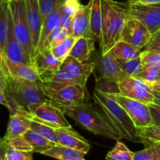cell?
I'll return each instance as SVG.
<instances>
[{"label":"cell","instance_id":"obj_1","mask_svg":"<svg viewBox=\"0 0 160 160\" xmlns=\"http://www.w3.org/2000/svg\"><path fill=\"white\" fill-rule=\"evenodd\" d=\"M67 116L83 129L107 138L120 140L106 117L100 113L92 105L83 102L73 106H57Z\"/></svg>","mask_w":160,"mask_h":160},{"label":"cell","instance_id":"obj_2","mask_svg":"<svg viewBox=\"0 0 160 160\" xmlns=\"http://www.w3.org/2000/svg\"><path fill=\"white\" fill-rule=\"evenodd\" d=\"M94 101L100 106L104 116L120 139L125 138L133 142H139L136 135L137 129L123 107L109 93L102 92L95 88Z\"/></svg>","mask_w":160,"mask_h":160},{"label":"cell","instance_id":"obj_3","mask_svg":"<svg viewBox=\"0 0 160 160\" xmlns=\"http://www.w3.org/2000/svg\"><path fill=\"white\" fill-rule=\"evenodd\" d=\"M102 27L99 45L102 55L109 52L121 38L122 31L128 18V9L114 0H102Z\"/></svg>","mask_w":160,"mask_h":160},{"label":"cell","instance_id":"obj_4","mask_svg":"<svg viewBox=\"0 0 160 160\" xmlns=\"http://www.w3.org/2000/svg\"><path fill=\"white\" fill-rule=\"evenodd\" d=\"M5 93L8 98L29 112L33 107L48 101L40 80L36 81L19 80L9 76Z\"/></svg>","mask_w":160,"mask_h":160},{"label":"cell","instance_id":"obj_5","mask_svg":"<svg viewBox=\"0 0 160 160\" xmlns=\"http://www.w3.org/2000/svg\"><path fill=\"white\" fill-rule=\"evenodd\" d=\"M7 2L12 18L14 34L33 64L34 50L28 28L26 0H7Z\"/></svg>","mask_w":160,"mask_h":160},{"label":"cell","instance_id":"obj_6","mask_svg":"<svg viewBox=\"0 0 160 160\" xmlns=\"http://www.w3.org/2000/svg\"><path fill=\"white\" fill-rule=\"evenodd\" d=\"M109 94L124 109L136 129L153 124L152 117L148 104L123 96L119 92Z\"/></svg>","mask_w":160,"mask_h":160},{"label":"cell","instance_id":"obj_7","mask_svg":"<svg viewBox=\"0 0 160 160\" xmlns=\"http://www.w3.org/2000/svg\"><path fill=\"white\" fill-rule=\"evenodd\" d=\"M28 117L31 120H38L54 128H72L62 111L49 100L33 107Z\"/></svg>","mask_w":160,"mask_h":160},{"label":"cell","instance_id":"obj_8","mask_svg":"<svg viewBox=\"0 0 160 160\" xmlns=\"http://www.w3.org/2000/svg\"><path fill=\"white\" fill-rule=\"evenodd\" d=\"M127 9L128 17L142 22L151 34L160 29V3L142 4L136 2L128 3Z\"/></svg>","mask_w":160,"mask_h":160},{"label":"cell","instance_id":"obj_9","mask_svg":"<svg viewBox=\"0 0 160 160\" xmlns=\"http://www.w3.org/2000/svg\"><path fill=\"white\" fill-rule=\"evenodd\" d=\"M117 84L119 93L123 96L148 105L154 102L155 98L150 84L138 78L128 76Z\"/></svg>","mask_w":160,"mask_h":160},{"label":"cell","instance_id":"obj_10","mask_svg":"<svg viewBox=\"0 0 160 160\" xmlns=\"http://www.w3.org/2000/svg\"><path fill=\"white\" fill-rule=\"evenodd\" d=\"M46 96L52 103L56 106H73L85 102L89 95L86 86L73 84L51 92Z\"/></svg>","mask_w":160,"mask_h":160},{"label":"cell","instance_id":"obj_11","mask_svg":"<svg viewBox=\"0 0 160 160\" xmlns=\"http://www.w3.org/2000/svg\"><path fill=\"white\" fill-rule=\"evenodd\" d=\"M39 80L45 95L51 92L59 90L69 84H79L83 86H86V83L88 81L75 77L69 70L62 67V65L60 68L56 70L55 73L40 78Z\"/></svg>","mask_w":160,"mask_h":160},{"label":"cell","instance_id":"obj_12","mask_svg":"<svg viewBox=\"0 0 160 160\" xmlns=\"http://www.w3.org/2000/svg\"><path fill=\"white\" fill-rule=\"evenodd\" d=\"M151 35L142 22L128 17L122 31L120 40L125 41L142 50L148 43Z\"/></svg>","mask_w":160,"mask_h":160},{"label":"cell","instance_id":"obj_13","mask_svg":"<svg viewBox=\"0 0 160 160\" xmlns=\"http://www.w3.org/2000/svg\"><path fill=\"white\" fill-rule=\"evenodd\" d=\"M3 59H6L12 62H23V63L33 65L31 59L23 49L21 45L19 43L14 34L9 6H8V31Z\"/></svg>","mask_w":160,"mask_h":160},{"label":"cell","instance_id":"obj_14","mask_svg":"<svg viewBox=\"0 0 160 160\" xmlns=\"http://www.w3.org/2000/svg\"><path fill=\"white\" fill-rule=\"evenodd\" d=\"M92 0H90L87 5L81 6L79 10L73 16L69 35L78 38L79 37H92L91 32L90 17Z\"/></svg>","mask_w":160,"mask_h":160},{"label":"cell","instance_id":"obj_15","mask_svg":"<svg viewBox=\"0 0 160 160\" xmlns=\"http://www.w3.org/2000/svg\"><path fill=\"white\" fill-rule=\"evenodd\" d=\"M55 130L58 144L88 154L91 148L90 144L73 128H55Z\"/></svg>","mask_w":160,"mask_h":160},{"label":"cell","instance_id":"obj_16","mask_svg":"<svg viewBox=\"0 0 160 160\" xmlns=\"http://www.w3.org/2000/svg\"><path fill=\"white\" fill-rule=\"evenodd\" d=\"M62 63L55 57L49 48L38 52L33 60V66L36 69L39 78L55 73L60 68Z\"/></svg>","mask_w":160,"mask_h":160},{"label":"cell","instance_id":"obj_17","mask_svg":"<svg viewBox=\"0 0 160 160\" xmlns=\"http://www.w3.org/2000/svg\"><path fill=\"white\" fill-rule=\"evenodd\" d=\"M100 70L103 78L115 83L128 77L120 62L109 51L102 55Z\"/></svg>","mask_w":160,"mask_h":160},{"label":"cell","instance_id":"obj_18","mask_svg":"<svg viewBox=\"0 0 160 160\" xmlns=\"http://www.w3.org/2000/svg\"><path fill=\"white\" fill-rule=\"evenodd\" d=\"M26 7L28 28L31 34V42L34 50V56H35L42 25L38 0H26Z\"/></svg>","mask_w":160,"mask_h":160},{"label":"cell","instance_id":"obj_19","mask_svg":"<svg viewBox=\"0 0 160 160\" xmlns=\"http://www.w3.org/2000/svg\"><path fill=\"white\" fill-rule=\"evenodd\" d=\"M1 64L7 74L16 79L27 80L31 81H36L39 80L38 74L33 65L23 62H12L6 59H3Z\"/></svg>","mask_w":160,"mask_h":160},{"label":"cell","instance_id":"obj_20","mask_svg":"<svg viewBox=\"0 0 160 160\" xmlns=\"http://www.w3.org/2000/svg\"><path fill=\"white\" fill-rule=\"evenodd\" d=\"M28 113L29 112L21 109L15 113L10 114L6 134L3 137L5 140L22 135L30 129L31 120L28 117Z\"/></svg>","mask_w":160,"mask_h":160},{"label":"cell","instance_id":"obj_21","mask_svg":"<svg viewBox=\"0 0 160 160\" xmlns=\"http://www.w3.org/2000/svg\"><path fill=\"white\" fill-rule=\"evenodd\" d=\"M95 41L93 38H78L70 50L69 56H71L81 62L89 61L92 57V52L95 50Z\"/></svg>","mask_w":160,"mask_h":160},{"label":"cell","instance_id":"obj_22","mask_svg":"<svg viewBox=\"0 0 160 160\" xmlns=\"http://www.w3.org/2000/svg\"><path fill=\"white\" fill-rule=\"evenodd\" d=\"M62 67L67 69L77 78L88 81L95 70V64L94 62H81L71 56H67V59L62 62Z\"/></svg>","mask_w":160,"mask_h":160},{"label":"cell","instance_id":"obj_23","mask_svg":"<svg viewBox=\"0 0 160 160\" xmlns=\"http://www.w3.org/2000/svg\"><path fill=\"white\" fill-rule=\"evenodd\" d=\"M62 12V5L56 10L50 13L46 18L42 22V30H41L40 38L39 42L38 44L37 49H36L35 54L38 52H40L45 48V43L48 39V36L52 32L56 29L57 27L59 26V18H60L61 13Z\"/></svg>","mask_w":160,"mask_h":160},{"label":"cell","instance_id":"obj_24","mask_svg":"<svg viewBox=\"0 0 160 160\" xmlns=\"http://www.w3.org/2000/svg\"><path fill=\"white\" fill-rule=\"evenodd\" d=\"M41 154L60 160H84L86 156L85 153L82 152L72 149L59 144H55Z\"/></svg>","mask_w":160,"mask_h":160},{"label":"cell","instance_id":"obj_25","mask_svg":"<svg viewBox=\"0 0 160 160\" xmlns=\"http://www.w3.org/2000/svg\"><path fill=\"white\" fill-rule=\"evenodd\" d=\"M91 32L95 42L100 43L102 27V0H92L90 17Z\"/></svg>","mask_w":160,"mask_h":160},{"label":"cell","instance_id":"obj_26","mask_svg":"<svg viewBox=\"0 0 160 160\" xmlns=\"http://www.w3.org/2000/svg\"><path fill=\"white\" fill-rule=\"evenodd\" d=\"M109 52L117 59L128 60L138 56L142 50L125 41L120 40L111 48Z\"/></svg>","mask_w":160,"mask_h":160},{"label":"cell","instance_id":"obj_27","mask_svg":"<svg viewBox=\"0 0 160 160\" xmlns=\"http://www.w3.org/2000/svg\"><path fill=\"white\" fill-rule=\"evenodd\" d=\"M139 143L145 147L160 145V124H152L145 128H138L136 132Z\"/></svg>","mask_w":160,"mask_h":160},{"label":"cell","instance_id":"obj_28","mask_svg":"<svg viewBox=\"0 0 160 160\" xmlns=\"http://www.w3.org/2000/svg\"><path fill=\"white\" fill-rule=\"evenodd\" d=\"M22 135L26 139L27 142L31 145L33 150H34V152H38L41 154L42 152L45 151L55 145V143L31 129L28 130Z\"/></svg>","mask_w":160,"mask_h":160},{"label":"cell","instance_id":"obj_29","mask_svg":"<svg viewBox=\"0 0 160 160\" xmlns=\"http://www.w3.org/2000/svg\"><path fill=\"white\" fill-rule=\"evenodd\" d=\"M8 31V2L7 0H0V51L5 54L6 36Z\"/></svg>","mask_w":160,"mask_h":160},{"label":"cell","instance_id":"obj_30","mask_svg":"<svg viewBox=\"0 0 160 160\" xmlns=\"http://www.w3.org/2000/svg\"><path fill=\"white\" fill-rule=\"evenodd\" d=\"M133 156L134 152L124 143L117 140L113 148L107 153L106 159L107 160H133Z\"/></svg>","mask_w":160,"mask_h":160},{"label":"cell","instance_id":"obj_31","mask_svg":"<svg viewBox=\"0 0 160 160\" xmlns=\"http://www.w3.org/2000/svg\"><path fill=\"white\" fill-rule=\"evenodd\" d=\"M76 38L71 35H68L56 46L50 48L52 53L55 57L57 58L60 62H63L67 56H69L70 52L74 44Z\"/></svg>","mask_w":160,"mask_h":160},{"label":"cell","instance_id":"obj_32","mask_svg":"<svg viewBox=\"0 0 160 160\" xmlns=\"http://www.w3.org/2000/svg\"><path fill=\"white\" fill-rule=\"evenodd\" d=\"M30 129L36 131L55 144H58L57 135L54 128L35 120H31Z\"/></svg>","mask_w":160,"mask_h":160},{"label":"cell","instance_id":"obj_33","mask_svg":"<svg viewBox=\"0 0 160 160\" xmlns=\"http://www.w3.org/2000/svg\"><path fill=\"white\" fill-rule=\"evenodd\" d=\"M65 1L66 0H38L42 21L43 22L50 13L60 7Z\"/></svg>","mask_w":160,"mask_h":160},{"label":"cell","instance_id":"obj_34","mask_svg":"<svg viewBox=\"0 0 160 160\" xmlns=\"http://www.w3.org/2000/svg\"><path fill=\"white\" fill-rule=\"evenodd\" d=\"M133 160H160V145H150L134 152Z\"/></svg>","mask_w":160,"mask_h":160},{"label":"cell","instance_id":"obj_35","mask_svg":"<svg viewBox=\"0 0 160 160\" xmlns=\"http://www.w3.org/2000/svg\"><path fill=\"white\" fill-rule=\"evenodd\" d=\"M134 78L148 84H154L159 78V67H144Z\"/></svg>","mask_w":160,"mask_h":160},{"label":"cell","instance_id":"obj_36","mask_svg":"<svg viewBox=\"0 0 160 160\" xmlns=\"http://www.w3.org/2000/svg\"><path fill=\"white\" fill-rule=\"evenodd\" d=\"M117 60L121 64L122 67L128 73V76L134 77V75L138 74L143 68L142 62H141L140 55L137 57L128 59V60H120V59H117Z\"/></svg>","mask_w":160,"mask_h":160},{"label":"cell","instance_id":"obj_37","mask_svg":"<svg viewBox=\"0 0 160 160\" xmlns=\"http://www.w3.org/2000/svg\"><path fill=\"white\" fill-rule=\"evenodd\" d=\"M69 35L68 30L65 29L61 27H57L48 36V39L45 43V48H51L56 46L58 44L60 43L63 39H65ZM44 48V49H45Z\"/></svg>","mask_w":160,"mask_h":160},{"label":"cell","instance_id":"obj_38","mask_svg":"<svg viewBox=\"0 0 160 160\" xmlns=\"http://www.w3.org/2000/svg\"><path fill=\"white\" fill-rule=\"evenodd\" d=\"M142 67H160V52L143 50L140 53Z\"/></svg>","mask_w":160,"mask_h":160},{"label":"cell","instance_id":"obj_39","mask_svg":"<svg viewBox=\"0 0 160 160\" xmlns=\"http://www.w3.org/2000/svg\"><path fill=\"white\" fill-rule=\"evenodd\" d=\"M34 152L21 151L7 146L5 160H31Z\"/></svg>","mask_w":160,"mask_h":160},{"label":"cell","instance_id":"obj_40","mask_svg":"<svg viewBox=\"0 0 160 160\" xmlns=\"http://www.w3.org/2000/svg\"><path fill=\"white\" fill-rule=\"evenodd\" d=\"M5 142H6L8 147H11L12 148H15V149L21 150V151L34 152L31 145L27 142V140L23 137V135L7 139V140H5Z\"/></svg>","mask_w":160,"mask_h":160},{"label":"cell","instance_id":"obj_41","mask_svg":"<svg viewBox=\"0 0 160 160\" xmlns=\"http://www.w3.org/2000/svg\"><path fill=\"white\" fill-rule=\"evenodd\" d=\"M0 104H2V106L8 108L10 114L15 113V112L20 111L21 109H23V108L20 107L13 101H11L10 99H9L7 95H6V93L3 91H2L1 89H0Z\"/></svg>","mask_w":160,"mask_h":160},{"label":"cell","instance_id":"obj_42","mask_svg":"<svg viewBox=\"0 0 160 160\" xmlns=\"http://www.w3.org/2000/svg\"><path fill=\"white\" fill-rule=\"evenodd\" d=\"M81 6L82 5L79 0H66L62 4V11L68 15L73 17Z\"/></svg>","mask_w":160,"mask_h":160},{"label":"cell","instance_id":"obj_43","mask_svg":"<svg viewBox=\"0 0 160 160\" xmlns=\"http://www.w3.org/2000/svg\"><path fill=\"white\" fill-rule=\"evenodd\" d=\"M144 50L156 51L160 52V29L152 34L149 41L143 48Z\"/></svg>","mask_w":160,"mask_h":160},{"label":"cell","instance_id":"obj_44","mask_svg":"<svg viewBox=\"0 0 160 160\" xmlns=\"http://www.w3.org/2000/svg\"><path fill=\"white\" fill-rule=\"evenodd\" d=\"M153 120V124H160V103L153 102L148 104Z\"/></svg>","mask_w":160,"mask_h":160},{"label":"cell","instance_id":"obj_45","mask_svg":"<svg viewBox=\"0 0 160 160\" xmlns=\"http://www.w3.org/2000/svg\"><path fill=\"white\" fill-rule=\"evenodd\" d=\"M73 17L68 15V14L66 13V12H64L63 11H62V13H61L60 18H59V27L68 30V31L70 32V30L72 24V20H73Z\"/></svg>","mask_w":160,"mask_h":160},{"label":"cell","instance_id":"obj_46","mask_svg":"<svg viewBox=\"0 0 160 160\" xmlns=\"http://www.w3.org/2000/svg\"><path fill=\"white\" fill-rule=\"evenodd\" d=\"M8 81H9V75L5 71L0 62V89L4 92L7 88Z\"/></svg>","mask_w":160,"mask_h":160},{"label":"cell","instance_id":"obj_47","mask_svg":"<svg viewBox=\"0 0 160 160\" xmlns=\"http://www.w3.org/2000/svg\"><path fill=\"white\" fill-rule=\"evenodd\" d=\"M152 91L153 95H154V102L160 103V85L156 84H150Z\"/></svg>","mask_w":160,"mask_h":160},{"label":"cell","instance_id":"obj_48","mask_svg":"<svg viewBox=\"0 0 160 160\" xmlns=\"http://www.w3.org/2000/svg\"><path fill=\"white\" fill-rule=\"evenodd\" d=\"M7 149V145L3 138H0V160H5V154Z\"/></svg>","mask_w":160,"mask_h":160},{"label":"cell","instance_id":"obj_49","mask_svg":"<svg viewBox=\"0 0 160 160\" xmlns=\"http://www.w3.org/2000/svg\"><path fill=\"white\" fill-rule=\"evenodd\" d=\"M138 2L142 4H156L160 3V0H138Z\"/></svg>","mask_w":160,"mask_h":160},{"label":"cell","instance_id":"obj_50","mask_svg":"<svg viewBox=\"0 0 160 160\" xmlns=\"http://www.w3.org/2000/svg\"><path fill=\"white\" fill-rule=\"evenodd\" d=\"M127 2H128V3H134V2H138V0H126Z\"/></svg>","mask_w":160,"mask_h":160},{"label":"cell","instance_id":"obj_51","mask_svg":"<svg viewBox=\"0 0 160 160\" xmlns=\"http://www.w3.org/2000/svg\"><path fill=\"white\" fill-rule=\"evenodd\" d=\"M154 84H159V85H160V78H159V79L157 80V81H156V82L154 83Z\"/></svg>","mask_w":160,"mask_h":160},{"label":"cell","instance_id":"obj_52","mask_svg":"<svg viewBox=\"0 0 160 160\" xmlns=\"http://www.w3.org/2000/svg\"><path fill=\"white\" fill-rule=\"evenodd\" d=\"M2 55L1 51H0V62H2Z\"/></svg>","mask_w":160,"mask_h":160},{"label":"cell","instance_id":"obj_53","mask_svg":"<svg viewBox=\"0 0 160 160\" xmlns=\"http://www.w3.org/2000/svg\"><path fill=\"white\" fill-rule=\"evenodd\" d=\"M159 78H160V67H159Z\"/></svg>","mask_w":160,"mask_h":160}]
</instances>
